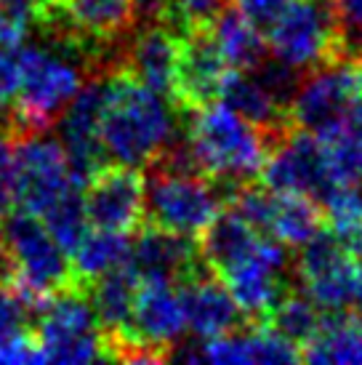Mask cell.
<instances>
[{
	"label": "cell",
	"instance_id": "cell-13",
	"mask_svg": "<svg viewBox=\"0 0 362 365\" xmlns=\"http://www.w3.org/2000/svg\"><path fill=\"white\" fill-rule=\"evenodd\" d=\"M227 70L229 67L222 59L208 27L187 32L179 38V56H176L173 88L168 99L179 112L213 102L219 99V88Z\"/></svg>",
	"mask_w": 362,
	"mask_h": 365
},
{
	"label": "cell",
	"instance_id": "cell-33",
	"mask_svg": "<svg viewBox=\"0 0 362 365\" xmlns=\"http://www.w3.org/2000/svg\"><path fill=\"white\" fill-rule=\"evenodd\" d=\"M229 3H234V9L251 24H256L259 30H267L291 0H229Z\"/></svg>",
	"mask_w": 362,
	"mask_h": 365
},
{
	"label": "cell",
	"instance_id": "cell-9",
	"mask_svg": "<svg viewBox=\"0 0 362 365\" xmlns=\"http://www.w3.org/2000/svg\"><path fill=\"white\" fill-rule=\"evenodd\" d=\"M88 227L131 232L144 219V173L136 165L107 163L83 187Z\"/></svg>",
	"mask_w": 362,
	"mask_h": 365
},
{
	"label": "cell",
	"instance_id": "cell-25",
	"mask_svg": "<svg viewBox=\"0 0 362 365\" xmlns=\"http://www.w3.org/2000/svg\"><path fill=\"white\" fill-rule=\"evenodd\" d=\"M322 219L336 243L354 259H362V184L331 187L325 195Z\"/></svg>",
	"mask_w": 362,
	"mask_h": 365
},
{
	"label": "cell",
	"instance_id": "cell-30",
	"mask_svg": "<svg viewBox=\"0 0 362 365\" xmlns=\"http://www.w3.org/2000/svg\"><path fill=\"white\" fill-rule=\"evenodd\" d=\"M21 81V43L0 46V123L16 99ZM3 128V125H0Z\"/></svg>",
	"mask_w": 362,
	"mask_h": 365
},
{
	"label": "cell",
	"instance_id": "cell-5",
	"mask_svg": "<svg viewBox=\"0 0 362 365\" xmlns=\"http://www.w3.org/2000/svg\"><path fill=\"white\" fill-rule=\"evenodd\" d=\"M43 363H93L104 360L101 331L83 285L59 288L46 299L32 320Z\"/></svg>",
	"mask_w": 362,
	"mask_h": 365
},
{
	"label": "cell",
	"instance_id": "cell-24",
	"mask_svg": "<svg viewBox=\"0 0 362 365\" xmlns=\"http://www.w3.org/2000/svg\"><path fill=\"white\" fill-rule=\"evenodd\" d=\"M322 314L325 312L314 304L309 296L304 294V291H296L291 285V288L274 302V307L267 312V317H264L259 325L274 331V334L282 336L285 341H291V344L301 352L304 346L317 336V331H320L322 320H325Z\"/></svg>",
	"mask_w": 362,
	"mask_h": 365
},
{
	"label": "cell",
	"instance_id": "cell-2",
	"mask_svg": "<svg viewBox=\"0 0 362 365\" xmlns=\"http://www.w3.org/2000/svg\"><path fill=\"white\" fill-rule=\"evenodd\" d=\"M99 139L110 163L141 168L176 142V118L160 93L125 70H112L107 72Z\"/></svg>",
	"mask_w": 362,
	"mask_h": 365
},
{
	"label": "cell",
	"instance_id": "cell-35",
	"mask_svg": "<svg viewBox=\"0 0 362 365\" xmlns=\"http://www.w3.org/2000/svg\"><path fill=\"white\" fill-rule=\"evenodd\" d=\"M341 128H346L352 136L362 139V88L354 93V99L349 102V107H346V115H343Z\"/></svg>",
	"mask_w": 362,
	"mask_h": 365
},
{
	"label": "cell",
	"instance_id": "cell-38",
	"mask_svg": "<svg viewBox=\"0 0 362 365\" xmlns=\"http://www.w3.org/2000/svg\"><path fill=\"white\" fill-rule=\"evenodd\" d=\"M51 3H59V0H35V6L43 9V6H51Z\"/></svg>",
	"mask_w": 362,
	"mask_h": 365
},
{
	"label": "cell",
	"instance_id": "cell-36",
	"mask_svg": "<svg viewBox=\"0 0 362 365\" xmlns=\"http://www.w3.org/2000/svg\"><path fill=\"white\" fill-rule=\"evenodd\" d=\"M349 304H354V314L362 317V264L354 267V280H352V296Z\"/></svg>",
	"mask_w": 362,
	"mask_h": 365
},
{
	"label": "cell",
	"instance_id": "cell-34",
	"mask_svg": "<svg viewBox=\"0 0 362 365\" xmlns=\"http://www.w3.org/2000/svg\"><path fill=\"white\" fill-rule=\"evenodd\" d=\"M331 3L349 38V46L354 48V41L362 43V0H331Z\"/></svg>",
	"mask_w": 362,
	"mask_h": 365
},
{
	"label": "cell",
	"instance_id": "cell-17",
	"mask_svg": "<svg viewBox=\"0 0 362 365\" xmlns=\"http://www.w3.org/2000/svg\"><path fill=\"white\" fill-rule=\"evenodd\" d=\"M176 56H179L176 32L162 24H139L123 46L120 70H125L155 93L171 96Z\"/></svg>",
	"mask_w": 362,
	"mask_h": 365
},
{
	"label": "cell",
	"instance_id": "cell-12",
	"mask_svg": "<svg viewBox=\"0 0 362 365\" xmlns=\"http://www.w3.org/2000/svg\"><path fill=\"white\" fill-rule=\"evenodd\" d=\"M171 360L184 363H211V365H280V363H299L301 352L285 341L274 331L253 323L248 331H229V334L202 339L200 344H184L181 349H173Z\"/></svg>",
	"mask_w": 362,
	"mask_h": 365
},
{
	"label": "cell",
	"instance_id": "cell-19",
	"mask_svg": "<svg viewBox=\"0 0 362 365\" xmlns=\"http://www.w3.org/2000/svg\"><path fill=\"white\" fill-rule=\"evenodd\" d=\"M139 283V274L133 272L128 262L110 269V272L99 274L96 280L88 283L86 291H88L90 307H93L101 336L120 334V331L128 328Z\"/></svg>",
	"mask_w": 362,
	"mask_h": 365
},
{
	"label": "cell",
	"instance_id": "cell-3",
	"mask_svg": "<svg viewBox=\"0 0 362 365\" xmlns=\"http://www.w3.org/2000/svg\"><path fill=\"white\" fill-rule=\"evenodd\" d=\"M0 240L9 248L16 267L11 291L30 307L32 314L41 312V307L53 291L78 285L72 277L67 251L53 240L48 227L35 213L14 205L0 219Z\"/></svg>",
	"mask_w": 362,
	"mask_h": 365
},
{
	"label": "cell",
	"instance_id": "cell-21",
	"mask_svg": "<svg viewBox=\"0 0 362 365\" xmlns=\"http://www.w3.org/2000/svg\"><path fill=\"white\" fill-rule=\"evenodd\" d=\"M211 38L229 70H253L269 56L262 30L251 24L237 9H227L211 21Z\"/></svg>",
	"mask_w": 362,
	"mask_h": 365
},
{
	"label": "cell",
	"instance_id": "cell-16",
	"mask_svg": "<svg viewBox=\"0 0 362 365\" xmlns=\"http://www.w3.org/2000/svg\"><path fill=\"white\" fill-rule=\"evenodd\" d=\"M179 299L184 323L197 339L229 334L240 325V309L234 299L205 264L179 280Z\"/></svg>",
	"mask_w": 362,
	"mask_h": 365
},
{
	"label": "cell",
	"instance_id": "cell-32",
	"mask_svg": "<svg viewBox=\"0 0 362 365\" xmlns=\"http://www.w3.org/2000/svg\"><path fill=\"white\" fill-rule=\"evenodd\" d=\"M16 205L14 200V142L0 128V219Z\"/></svg>",
	"mask_w": 362,
	"mask_h": 365
},
{
	"label": "cell",
	"instance_id": "cell-10",
	"mask_svg": "<svg viewBox=\"0 0 362 365\" xmlns=\"http://www.w3.org/2000/svg\"><path fill=\"white\" fill-rule=\"evenodd\" d=\"M259 176L272 192L325 197L333 187L325 171L320 139L299 128H288L272 144Z\"/></svg>",
	"mask_w": 362,
	"mask_h": 365
},
{
	"label": "cell",
	"instance_id": "cell-8",
	"mask_svg": "<svg viewBox=\"0 0 362 365\" xmlns=\"http://www.w3.org/2000/svg\"><path fill=\"white\" fill-rule=\"evenodd\" d=\"M360 88L362 86L352 59L333 61L312 70L306 81H299L288 102L291 128L314 133V136L341 128L346 107Z\"/></svg>",
	"mask_w": 362,
	"mask_h": 365
},
{
	"label": "cell",
	"instance_id": "cell-22",
	"mask_svg": "<svg viewBox=\"0 0 362 365\" xmlns=\"http://www.w3.org/2000/svg\"><path fill=\"white\" fill-rule=\"evenodd\" d=\"M128 251H131L128 232L99 230V227L86 230V235L78 240V245L70 254L75 283L88 288L90 280H96L99 274L110 272V269L128 262Z\"/></svg>",
	"mask_w": 362,
	"mask_h": 365
},
{
	"label": "cell",
	"instance_id": "cell-15",
	"mask_svg": "<svg viewBox=\"0 0 362 365\" xmlns=\"http://www.w3.org/2000/svg\"><path fill=\"white\" fill-rule=\"evenodd\" d=\"M128 264L139 280H165L179 283L202 267L195 237H184L155 224L141 227L136 243H131Z\"/></svg>",
	"mask_w": 362,
	"mask_h": 365
},
{
	"label": "cell",
	"instance_id": "cell-26",
	"mask_svg": "<svg viewBox=\"0 0 362 365\" xmlns=\"http://www.w3.org/2000/svg\"><path fill=\"white\" fill-rule=\"evenodd\" d=\"M317 139H320L325 171L333 187L362 184V139L352 136L346 128L328 131Z\"/></svg>",
	"mask_w": 362,
	"mask_h": 365
},
{
	"label": "cell",
	"instance_id": "cell-4",
	"mask_svg": "<svg viewBox=\"0 0 362 365\" xmlns=\"http://www.w3.org/2000/svg\"><path fill=\"white\" fill-rule=\"evenodd\" d=\"M267 48L299 75L349 59L352 51L331 0H291L269 24Z\"/></svg>",
	"mask_w": 362,
	"mask_h": 365
},
{
	"label": "cell",
	"instance_id": "cell-11",
	"mask_svg": "<svg viewBox=\"0 0 362 365\" xmlns=\"http://www.w3.org/2000/svg\"><path fill=\"white\" fill-rule=\"evenodd\" d=\"M354 256L336 243L331 232H317L312 240L299 248L296 274L304 283V294L320 307L322 312H341L349 304L354 280Z\"/></svg>",
	"mask_w": 362,
	"mask_h": 365
},
{
	"label": "cell",
	"instance_id": "cell-6",
	"mask_svg": "<svg viewBox=\"0 0 362 365\" xmlns=\"http://www.w3.org/2000/svg\"><path fill=\"white\" fill-rule=\"evenodd\" d=\"M288 269H291L288 245L262 235L248 254L216 277L227 285L240 314H245L251 323H262L274 302L291 288Z\"/></svg>",
	"mask_w": 362,
	"mask_h": 365
},
{
	"label": "cell",
	"instance_id": "cell-14",
	"mask_svg": "<svg viewBox=\"0 0 362 365\" xmlns=\"http://www.w3.org/2000/svg\"><path fill=\"white\" fill-rule=\"evenodd\" d=\"M184 331H187V323L181 312L179 291L173 288V283L141 280L128 328L120 334H128L147 349L157 352L162 360H171V352L179 346Z\"/></svg>",
	"mask_w": 362,
	"mask_h": 365
},
{
	"label": "cell",
	"instance_id": "cell-31",
	"mask_svg": "<svg viewBox=\"0 0 362 365\" xmlns=\"http://www.w3.org/2000/svg\"><path fill=\"white\" fill-rule=\"evenodd\" d=\"M35 314L11 288L0 285V331H21L32 328Z\"/></svg>",
	"mask_w": 362,
	"mask_h": 365
},
{
	"label": "cell",
	"instance_id": "cell-37",
	"mask_svg": "<svg viewBox=\"0 0 362 365\" xmlns=\"http://www.w3.org/2000/svg\"><path fill=\"white\" fill-rule=\"evenodd\" d=\"M354 70H357V78H360V86H362V48L354 56Z\"/></svg>",
	"mask_w": 362,
	"mask_h": 365
},
{
	"label": "cell",
	"instance_id": "cell-23",
	"mask_svg": "<svg viewBox=\"0 0 362 365\" xmlns=\"http://www.w3.org/2000/svg\"><path fill=\"white\" fill-rule=\"evenodd\" d=\"M301 360L317 365H362V317L333 312L301 349Z\"/></svg>",
	"mask_w": 362,
	"mask_h": 365
},
{
	"label": "cell",
	"instance_id": "cell-7",
	"mask_svg": "<svg viewBox=\"0 0 362 365\" xmlns=\"http://www.w3.org/2000/svg\"><path fill=\"white\" fill-rule=\"evenodd\" d=\"M75 187L56 139L48 133H30L14 142V200L19 208L43 216Z\"/></svg>",
	"mask_w": 362,
	"mask_h": 365
},
{
	"label": "cell",
	"instance_id": "cell-29",
	"mask_svg": "<svg viewBox=\"0 0 362 365\" xmlns=\"http://www.w3.org/2000/svg\"><path fill=\"white\" fill-rule=\"evenodd\" d=\"M0 363H11V365L43 363V352L35 331L32 328L0 331Z\"/></svg>",
	"mask_w": 362,
	"mask_h": 365
},
{
	"label": "cell",
	"instance_id": "cell-18",
	"mask_svg": "<svg viewBox=\"0 0 362 365\" xmlns=\"http://www.w3.org/2000/svg\"><path fill=\"white\" fill-rule=\"evenodd\" d=\"M219 99L229 104L234 112H240L242 118L256 123L259 128H264L272 136V144L291 128L288 110L264 88L262 81L251 70H227L219 88Z\"/></svg>",
	"mask_w": 362,
	"mask_h": 365
},
{
	"label": "cell",
	"instance_id": "cell-28",
	"mask_svg": "<svg viewBox=\"0 0 362 365\" xmlns=\"http://www.w3.org/2000/svg\"><path fill=\"white\" fill-rule=\"evenodd\" d=\"M35 14V0H0V46L24 41L32 32Z\"/></svg>",
	"mask_w": 362,
	"mask_h": 365
},
{
	"label": "cell",
	"instance_id": "cell-20",
	"mask_svg": "<svg viewBox=\"0 0 362 365\" xmlns=\"http://www.w3.org/2000/svg\"><path fill=\"white\" fill-rule=\"evenodd\" d=\"M322 208L309 195L272 192L269 216L264 232L288 248H301L322 230Z\"/></svg>",
	"mask_w": 362,
	"mask_h": 365
},
{
	"label": "cell",
	"instance_id": "cell-1",
	"mask_svg": "<svg viewBox=\"0 0 362 365\" xmlns=\"http://www.w3.org/2000/svg\"><path fill=\"white\" fill-rule=\"evenodd\" d=\"M181 115L187 118L181 139L197 171L227 187L229 195L240 184L259 179L272 147V136L264 128L242 118L222 99Z\"/></svg>",
	"mask_w": 362,
	"mask_h": 365
},
{
	"label": "cell",
	"instance_id": "cell-27",
	"mask_svg": "<svg viewBox=\"0 0 362 365\" xmlns=\"http://www.w3.org/2000/svg\"><path fill=\"white\" fill-rule=\"evenodd\" d=\"M48 232L53 235V240L67 251V256L72 254V248L78 245L86 230H88V219H86V208H83V190L75 187L72 192H67L59 203H53L48 211L38 216Z\"/></svg>",
	"mask_w": 362,
	"mask_h": 365
}]
</instances>
